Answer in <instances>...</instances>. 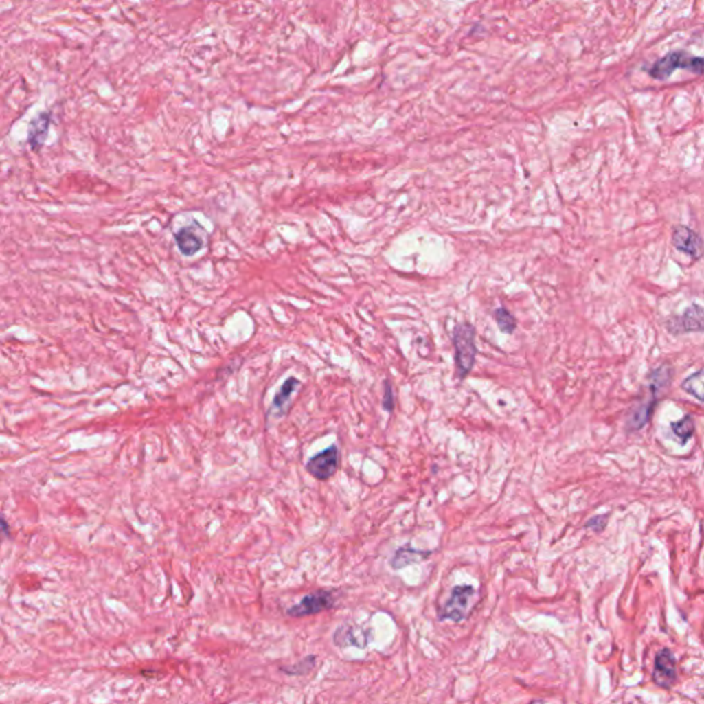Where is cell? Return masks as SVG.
<instances>
[{
  "mask_svg": "<svg viewBox=\"0 0 704 704\" xmlns=\"http://www.w3.org/2000/svg\"><path fill=\"white\" fill-rule=\"evenodd\" d=\"M476 330L470 323L457 325L453 330V344L455 348V365L459 378H465L473 369L476 361Z\"/></svg>",
  "mask_w": 704,
  "mask_h": 704,
  "instance_id": "obj_1",
  "label": "cell"
},
{
  "mask_svg": "<svg viewBox=\"0 0 704 704\" xmlns=\"http://www.w3.org/2000/svg\"><path fill=\"white\" fill-rule=\"evenodd\" d=\"M678 69H688L700 75L703 72V60L700 57H689L682 52H674L657 60L649 69V75L653 79L666 80Z\"/></svg>",
  "mask_w": 704,
  "mask_h": 704,
  "instance_id": "obj_2",
  "label": "cell"
},
{
  "mask_svg": "<svg viewBox=\"0 0 704 704\" xmlns=\"http://www.w3.org/2000/svg\"><path fill=\"white\" fill-rule=\"evenodd\" d=\"M475 589L472 586H455L451 591L448 601L439 611L440 620H451L455 623L462 622L469 609L472 608V601L475 597Z\"/></svg>",
  "mask_w": 704,
  "mask_h": 704,
  "instance_id": "obj_3",
  "label": "cell"
},
{
  "mask_svg": "<svg viewBox=\"0 0 704 704\" xmlns=\"http://www.w3.org/2000/svg\"><path fill=\"white\" fill-rule=\"evenodd\" d=\"M336 605V593L332 590H317L304 595L297 604L291 606L286 613L292 617L317 615L332 609Z\"/></svg>",
  "mask_w": 704,
  "mask_h": 704,
  "instance_id": "obj_4",
  "label": "cell"
},
{
  "mask_svg": "<svg viewBox=\"0 0 704 704\" xmlns=\"http://www.w3.org/2000/svg\"><path fill=\"white\" fill-rule=\"evenodd\" d=\"M340 466V451L336 444L329 446L311 457L306 465L307 472L319 481H326L336 475Z\"/></svg>",
  "mask_w": 704,
  "mask_h": 704,
  "instance_id": "obj_5",
  "label": "cell"
},
{
  "mask_svg": "<svg viewBox=\"0 0 704 704\" xmlns=\"http://www.w3.org/2000/svg\"><path fill=\"white\" fill-rule=\"evenodd\" d=\"M703 307L699 304H692L685 310L682 315H672L666 321V329L674 334H683L690 332H703Z\"/></svg>",
  "mask_w": 704,
  "mask_h": 704,
  "instance_id": "obj_6",
  "label": "cell"
},
{
  "mask_svg": "<svg viewBox=\"0 0 704 704\" xmlns=\"http://www.w3.org/2000/svg\"><path fill=\"white\" fill-rule=\"evenodd\" d=\"M671 244L677 251L690 256L694 260H699L703 256L701 237L686 226H675L672 229Z\"/></svg>",
  "mask_w": 704,
  "mask_h": 704,
  "instance_id": "obj_7",
  "label": "cell"
},
{
  "mask_svg": "<svg viewBox=\"0 0 704 704\" xmlns=\"http://www.w3.org/2000/svg\"><path fill=\"white\" fill-rule=\"evenodd\" d=\"M653 682L663 688L670 689L677 679V666L674 653L668 648H663L655 657V667L652 674Z\"/></svg>",
  "mask_w": 704,
  "mask_h": 704,
  "instance_id": "obj_8",
  "label": "cell"
},
{
  "mask_svg": "<svg viewBox=\"0 0 704 704\" xmlns=\"http://www.w3.org/2000/svg\"><path fill=\"white\" fill-rule=\"evenodd\" d=\"M369 642V631L356 626L343 624L333 633V644L339 648L356 646L363 649L367 646Z\"/></svg>",
  "mask_w": 704,
  "mask_h": 704,
  "instance_id": "obj_9",
  "label": "cell"
},
{
  "mask_svg": "<svg viewBox=\"0 0 704 704\" xmlns=\"http://www.w3.org/2000/svg\"><path fill=\"white\" fill-rule=\"evenodd\" d=\"M650 389V388H649ZM652 394H650V398L642 400V402H638L631 410H630V414L627 417V421H626V428L628 431H638L641 429L652 417V413L655 410V406H656V398H657V394L656 391L650 389Z\"/></svg>",
  "mask_w": 704,
  "mask_h": 704,
  "instance_id": "obj_10",
  "label": "cell"
},
{
  "mask_svg": "<svg viewBox=\"0 0 704 704\" xmlns=\"http://www.w3.org/2000/svg\"><path fill=\"white\" fill-rule=\"evenodd\" d=\"M52 123V113H41L36 119H34L30 124L28 130V142L32 150L38 152L45 145V141L49 134V127Z\"/></svg>",
  "mask_w": 704,
  "mask_h": 704,
  "instance_id": "obj_11",
  "label": "cell"
},
{
  "mask_svg": "<svg viewBox=\"0 0 704 704\" xmlns=\"http://www.w3.org/2000/svg\"><path fill=\"white\" fill-rule=\"evenodd\" d=\"M431 556V552H424V550H417L414 547H411L410 545H406V546H402L399 547L394 557L391 558L389 564L394 569H402L407 565H411V564H416V563H420L421 560H425L427 557Z\"/></svg>",
  "mask_w": 704,
  "mask_h": 704,
  "instance_id": "obj_12",
  "label": "cell"
},
{
  "mask_svg": "<svg viewBox=\"0 0 704 704\" xmlns=\"http://www.w3.org/2000/svg\"><path fill=\"white\" fill-rule=\"evenodd\" d=\"M177 245L182 255L194 256L203 248V240L193 231L192 227L181 229L175 236Z\"/></svg>",
  "mask_w": 704,
  "mask_h": 704,
  "instance_id": "obj_13",
  "label": "cell"
},
{
  "mask_svg": "<svg viewBox=\"0 0 704 704\" xmlns=\"http://www.w3.org/2000/svg\"><path fill=\"white\" fill-rule=\"evenodd\" d=\"M672 367L667 363H663L657 367H655L649 374H648V383H649V388L659 392L661 391L663 388H666L671 381H672Z\"/></svg>",
  "mask_w": 704,
  "mask_h": 704,
  "instance_id": "obj_14",
  "label": "cell"
},
{
  "mask_svg": "<svg viewBox=\"0 0 704 704\" xmlns=\"http://www.w3.org/2000/svg\"><path fill=\"white\" fill-rule=\"evenodd\" d=\"M299 385H300V381H299L297 378H295V377L288 378V380L282 384V387H281V389L277 392V395L274 396V400H273V409L278 410V411H280V414H282V413H284V409H285V406H286V403L289 402V399H291L292 394L296 391V388H297Z\"/></svg>",
  "mask_w": 704,
  "mask_h": 704,
  "instance_id": "obj_15",
  "label": "cell"
},
{
  "mask_svg": "<svg viewBox=\"0 0 704 704\" xmlns=\"http://www.w3.org/2000/svg\"><path fill=\"white\" fill-rule=\"evenodd\" d=\"M670 427L672 433L681 440L682 444H685L694 433V418L690 414H686L679 421L671 422Z\"/></svg>",
  "mask_w": 704,
  "mask_h": 704,
  "instance_id": "obj_16",
  "label": "cell"
},
{
  "mask_svg": "<svg viewBox=\"0 0 704 704\" xmlns=\"http://www.w3.org/2000/svg\"><path fill=\"white\" fill-rule=\"evenodd\" d=\"M681 388L689 395L694 396L699 402H703V370H697L692 376H689L682 384Z\"/></svg>",
  "mask_w": 704,
  "mask_h": 704,
  "instance_id": "obj_17",
  "label": "cell"
},
{
  "mask_svg": "<svg viewBox=\"0 0 704 704\" xmlns=\"http://www.w3.org/2000/svg\"><path fill=\"white\" fill-rule=\"evenodd\" d=\"M494 319L502 333L512 334L516 330V318L505 307H499L494 311Z\"/></svg>",
  "mask_w": 704,
  "mask_h": 704,
  "instance_id": "obj_18",
  "label": "cell"
},
{
  "mask_svg": "<svg viewBox=\"0 0 704 704\" xmlns=\"http://www.w3.org/2000/svg\"><path fill=\"white\" fill-rule=\"evenodd\" d=\"M317 664V656H307L304 657L303 660L297 661L296 664H292V666H282L280 670L288 675H304V674H308L314 670Z\"/></svg>",
  "mask_w": 704,
  "mask_h": 704,
  "instance_id": "obj_19",
  "label": "cell"
},
{
  "mask_svg": "<svg viewBox=\"0 0 704 704\" xmlns=\"http://www.w3.org/2000/svg\"><path fill=\"white\" fill-rule=\"evenodd\" d=\"M395 407V399H394V391L389 381L384 383V398H383V409L385 411H392Z\"/></svg>",
  "mask_w": 704,
  "mask_h": 704,
  "instance_id": "obj_20",
  "label": "cell"
},
{
  "mask_svg": "<svg viewBox=\"0 0 704 704\" xmlns=\"http://www.w3.org/2000/svg\"><path fill=\"white\" fill-rule=\"evenodd\" d=\"M606 521H608V516L601 514V516L591 517V519L584 524V527H586V528H591V530H594V531H597V532H601V531L605 528Z\"/></svg>",
  "mask_w": 704,
  "mask_h": 704,
  "instance_id": "obj_21",
  "label": "cell"
},
{
  "mask_svg": "<svg viewBox=\"0 0 704 704\" xmlns=\"http://www.w3.org/2000/svg\"><path fill=\"white\" fill-rule=\"evenodd\" d=\"M10 535V527H9V523L6 521V519L3 517V514L0 513V542H2L5 538H8Z\"/></svg>",
  "mask_w": 704,
  "mask_h": 704,
  "instance_id": "obj_22",
  "label": "cell"
}]
</instances>
